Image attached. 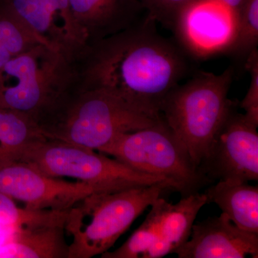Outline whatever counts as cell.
I'll return each mask as SVG.
<instances>
[{"label": "cell", "mask_w": 258, "mask_h": 258, "mask_svg": "<svg viewBox=\"0 0 258 258\" xmlns=\"http://www.w3.org/2000/svg\"><path fill=\"white\" fill-rule=\"evenodd\" d=\"M149 18L86 46L75 61L77 86L102 90L132 108L160 118L167 93L197 71L195 60L174 37L158 31Z\"/></svg>", "instance_id": "1"}, {"label": "cell", "mask_w": 258, "mask_h": 258, "mask_svg": "<svg viewBox=\"0 0 258 258\" xmlns=\"http://www.w3.org/2000/svg\"><path fill=\"white\" fill-rule=\"evenodd\" d=\"M76 88L74 62L38 44L0 70V108L25 115L40 128Z\"/></svg>", "instance_id": "2"}, {"label": "cell", "mask_w": 258, "mask_h": 258, "mask_svg": "<svg viewBox=\"0 0 258 258\" xmlns=\"http://www.w3.org/2000/svg\"><path fill=\"white\" fill-rule=\"evenodd\" d=\"M235 69L221 74L197 70L163 100L160 115L200 166L219 127L235 101L228 98Z\"/></svg>", "instance_id": "3"}, {"label": "cell", "mask_w": 258, "mask_h": 258, "mask_svg": "<svg viewBox=\"0 0 258 258\" xmlns=\"http://www.w3.org/2000/svg\"><path fill=\"white\" fill-rule=\"evenodd\" d=\"M160 119L106 91L77 88L40 128L47 139L99 152L118 136L147 128Z\"/></svg>", "instance_id": "4"}, {"label": "cell", "mask_w": 258, "mask_h": 258, "mask_svg": "<svg viewBox=\"0 0 258 258\" xmlns=\"http://www.w3.org/2000/svg\"><path fill=\"white\" fill-rule=\"evenodd\" d=\"M167 189L169 182L115 192H94L67 212L64 231L72 236L69 258H91L109 250L120 236Z\"/></svg>", "instance_id": "5"}, {"label": "cell", "mask_w": 258, "mask_h": 258, "mask_svg": "<svg viewBox=\"0 0 258 258\" xmlns=\"http://www.w3.org/2000/svg\"><path fill=\"white\" fill-rule=\"evenodd\" d=\"M52 177H71L83 181L96 192H115L131 188L170 181L165 178L134 170L115 159L94 150L45 139L30 144L20 160Z\"/></svg>", "instance_id": "6"}, {"label": "cell", "mask_w": 258, "mask_h": 258, "mask_svg": "<svg viewBox=\"0 0 258 258\" xmlns=\"http://www.w3.org/2000/svg\"><path fill=\"white\" fill-rule=\"evenodd\" d=\"M99 152L134 170L170 181L182 198L211 182L194 164L189 152L162 118L157 123L118 136Z\"/></svg>", "instance_id": "7"}, {"label": "cell", "mask_w": 258, "mask_h": 258, "mask_svg": "<svg viewBox=\"0 0 258 258\" xmlns=\"http://www.w3.org/2000/svg\"><path fill=\"white\" fill-rule=\"evenodd\" d=\"M237 108L238 103L235 101L200 166V171L212 181L258 180L257 126Z\"/></svg>", "instance_id": "8"}, {"label": "cell", "mask_w": 258, "mask_h": 258, "mask_svg": "<svg viewBox=\"0 0 258 258\" xmlns=\"http://www.w3.org/2000/svg\"><path fill=\"white\" fill-rule=\"evenodd\" d=\"M237 18L215 0H196L180 15L174 39L195 61L226 54L235 36Z\"/></svg>", "instance_id": "9"}, {"label": "cell", "mask_w": 258, "mask_h": 258, "mask_svg": "<svg viewBox=\"0 0 258 258\" xmlns=\"http://www.w3.org/2000/svg\"><path fill=\"white\" fill-rule=\"evenodd\" d=\"M0 192L30 210L64 212L96 191L83 181H64L15 162L0 167Z\"/></svg>", "instance_id": "10"}, {"label": "cell", "mask_w": 258, "mask_h": 258, "mask_svg": "<svg viewBox=\"0 0 258 258\" xmlns=\"http://www.w3.org/2000/svg\"><path fill=\"white\" fill-rule=\"evenodd\" d=\"M20 19L49 47L75 62L86 47L68 0H7Z\"/></svg>", "instance_id": "11"}, {"label": "cell", "mask_w": 258, "mask_h": 258, "mask_svg": "<svg viewBox=\"0 0 258 258\" xmlns=\"http://www.w3.org/2000/svg\"><path fill=\"white\" fill-rule=\"evenodd\" d=\"M174 253L179 258H257L258 235L241 230L222 213L194 224L189 240Z\"/></svg>", "instance_id": "12"}, {"label": "cell", "mask_w": 258, "mask_h": 258, "mask_svg": "<svg viewBox=\"0 0 258 258\" xmlns=\"http://www.w3.org/2000/svg\"><path fill=\"white\" fill-rule=\"evenodd\" d=\"M86 46L123 31L148 17L138 0H68Z\"/></svg>", "instance_id": "13"}, {"label": "cell", "mask_w": 258, "mask_h": 258, "mask_svg": "<svg viewBox=\"0 0 258 258\" xmlns=\"http://www.w3.org/2000/svg\"><path fill=\"white\" fill-rule=\"evenodd\" d=\"M208 203L206 194H191L172 205L166 211L156 243L144 254V258H159L174 253L189 240L191 228L198 212Z\"/></svg>", "instance_id": "14"}, {"label": "cell", "mask_w": 258, "mask_h": 258, "mask_svg": "<svg viewBox=\"0 0 258 258\" xmlns=\"http://www.w3.org/2000/svg\"><path fill=\"white\" fill-rule=\"evenodd\" d=\"M241 230L258 235V187L247 182L220 180L205 192Z\"/></svg>", "instance_id": "15"}, {"label": "cell", "mask_w": 258, "mask_h": 258, "mask_svg": "<svg viewBox=\"0 0 258 258\" xmlns=\"http://www.w3.org/2000/svg\"><path fill=\"white\" fill-rule=\"evenodd\" d=\"M62 226L15 230L0 245V257L69 258Z\"/></svg>", "instance_id": "16"}, {"label": "cell", "mask_w": 258, "mask_h": 258, "mask_svg": "<svg viewBox=\"0 0 258 258\" xmlns=\"http://www.w3.org/2000/svg\"><path fill=\"white\" fill-rule=\"evenodd\" d=\"M46 139L32 120L0 108V167L18 162L28 146Z\"/></svg>", "instance_id": "17"}, {"label": "cell", "mask_w": 258, "mask_h": 258, "mask_svg": "<svg viewBox=\"0 0 258 258\" xmlns=\"http://www.w3.org/2000/svg\"><path fill=\"white\" fill-rule=\"evenodd\" d=\"M38 44L46 45L15 13L7 0H0V70L13 57Z\"/></svg>", "instance_id": "18"}, {"label": "cell", "mask_w": 258, "mask_h": 258, "mask_svg": "<svg viewBox=\"0 0 258 258\" xmlns=\"http://www.w3.org/2000/svg\"><path fill=\"white\" fill-rule=\"evenodd\" d=\"M170 203L162 198L151 205L152 209L144 221L128 240L114 251H107L102 258H144V254L157 242L159 228Z\"/></svg>", "instance_id": "19"}, {"label": "cell", "mask_w": 258, "mask_h": 258, "mask_svg": "<svg viewBox=\"0 0 258 258\" xmlns=\"http://www.w3.org/2000/svg\"><path fill=\"white\" fill-rule=\"evenodd\" d=\"M66 216L67 211L20 208L13 199L0 192V227L13 230L46 226L64 227Z\"/></svg>", "instance_id": "20"}, {"label": "cell", "mask_w": 258, "mask_h": 258, "mask_svg": "<svg viewBox=\"0 0 258 258\" xmlns=\"http://www.w3.org/2000/svg\"><path fill=\"white\" fill-rule=\"evenodd\" d=\"M258 45V0H245L237 17L235 36L225 55L241 63Z\"/></svg>", "instance_id": "21"}, {"label": "cell", "mask_w": 258, "mask_h": 258, "mask_svg": "<svg viewBox=\"0 0 258 258\" xmlns=\"http://www.w3.org/2000/svg\"><path fill=\"white\" fill-rule=\"evenodd\" d=\"M148 16L172 32L183 11L196 0H138Z\"/></svg>", "instance_id": "22"}, {"label": "cell", "mask_w": 258, "mask_h": 258, "mask_svg": "<svg viewBox=\"0 0 258 258\" xmlns=\"http://www.w3.org/2000/svg\"><path fill=\"white\" fill-rule=\"evenodd\" d=\"M244 69L250 75L248 91L238 107L242 108L246 118L258 126V50H254L248 56Z\"/></svg>", "instance_id": "23"}, {"label": "cell", "mask_w": 258, "mask_h": 258, "mask_svg": "<svg viewBox=\"0 0 258 258\" xmlns=\"http://www.w3.org/2000/svg\"><path fill=\"white\" fill-rule=\"evenodd\" d=\"M215 1L223 5L226 8L230 9L237 18L239 12L242 8L245 0H215Z\"/></svg>", "instance_id": "24"}]
</instances>
